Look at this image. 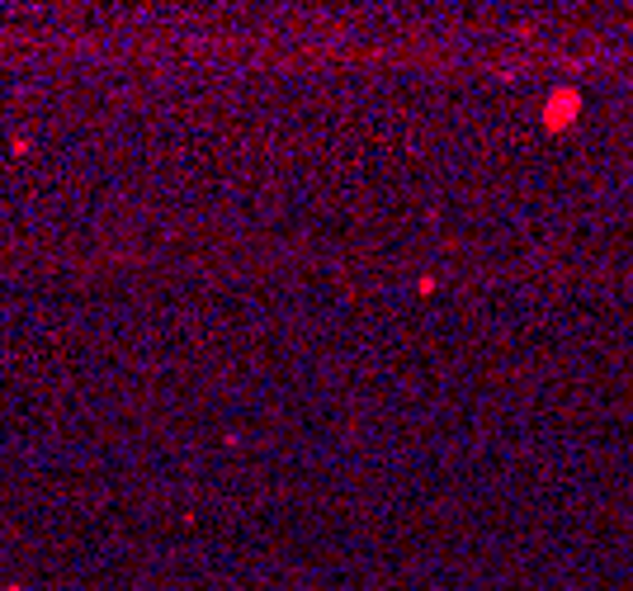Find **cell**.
Masks as SVG:
<instances>
[{"label":"cell","mask_w":633,"mask_h":591,"mask_svg":"<svg viewBox=\"0 0 633 591\" xmlns=\"http://www.w3.org/2000/svg\"><path fill=\"white\" fill-rule=\"evenodd\" d=\"M539 118H544L549 133L572 128V124L582 118V90H577V86H557V90H549V100H544V110H539Z\"/></svg>","instance_id":"1"}]
</instances>
